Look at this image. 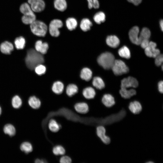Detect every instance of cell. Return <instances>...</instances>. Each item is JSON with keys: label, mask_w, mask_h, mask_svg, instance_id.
I'll return each mask as SVG.
<instances>
[{"label": "cell", "mask_w": 163, "mask_h": 163, "mask_svg": "<svg viewBox=\"0 0 163 163\" xmlns=\"http://www.w3.org/2000/svg\"><path fill=\"white\" fill-rule=\"evenodd\" d=\"M106 129L102 125H99L96 128L97 136L104 144L107 145L110 142V138L106 135Z\"/></svg>", "instance_id": "obj_8"}, {"label": "cell", "mask_w": 163, "mask_h": 163, "mask_svg": "<svg viewBox=\"0 0 163 163\" xmlns=\"http://www.w3.org/2000/svg\"><path fill=\"white\" fill-rule=\"evenodd\" d=\"M54 8L57 11L64 12L67 9V2L66 0H54L53 3Z\"/></svg>", "instance_id": "obj_14"}, {"label": "cell", "mask_w": 163, "mask_h": 163, "mask_svg": "<svg viewBox=\"0 0 163 163\" xmlns=\"http://www.w3.org/2000/svg\"><path fill=\"white\" fill-rule=\"evenodd\" d=\"M155 63L157 66H160L162 63L163 56L162 54H159L155 58Z\"/></svg>", "instance_id": "obj_40"}, {"label": "cell", "mask_w": 163, "mask_h": 163, "mask_svg": "<svg viewBox=\"0 0 163 163\" xmlns=\"http://www.w3.org/2000/svg\"><path fill=\"white\" fill-rule=\"evenodd\" d=\"M158 88L159 91L161 93L163 92V82L162 81H160L158 84Z\"/></svg>", "instance_id": "obj_43"}, {"label": "cell", "mask_w": 163, "mask_h": 163, "mask_svg": "<svg viewBox=\"0 0 163 163\" xmlns=\"http://www.w3.org/2000/svg\"><path fill=\"white\" fill-rule=\"evenodd\" d=\"M30 28L34 34L40 37H45L48 32V26L40 20L34 21L30 24Z\"/></svg>", "instance_id": "obj_2"}, {"label": "cell", "mask_w": 163, "mask_h": 163, "mask_svg": "<svg viewBox=\"0 0 163 163\" xmlns=\"http://www.w3.org/2000/svg\"><path fill=\"white\" fill-rule=\"evenodd\" d=\"M20 149L22 152L28 154L33 150V147L30 142L25 141L22 142L20 147Z\"/></svg>", "instance_id": "obj_31"}, {"label": "cell", "mask_w": 163, "mask_h": 163, "mask_svg": "<svg viewBox=\"0 0 163 163\" xmlns=\"http://www.w3.org/2000/svg\"><path fill=\"white\" fill-rule=\"evenodd\" d=\"M44 59L42 54L33 49L28 50L25 58V62L27 67L33 70L37 65L42 64Z\"/></svg>", "instance_id": "obj_1"}, {"label": "cell", "mask_w": 163, "mask_h": 163, "mask_svg": "<svg viewBox=\"0 0 163 163\" xmlns=\"http://www.w3.org/2000/svg\"><path fill=\"white\" fill-rule=\"evenodd\" d=\"M14 43L15 47L17 49H22L24 47L25 45V39L21 36L18 37L15 39Z\"/></svg>", "instance_id": "obj_36"}, {"label": "cell", "mask_w": 163, "mask_h": 163, "mask_svg": "<svg viewBox=\"0 0 163 163\" xmlns=\"http://www.w3.org/2000/svg\"><path fill=\"white\" fill-rule=\"evenodd\" d=\"M2 112V108L0 106V116L1 115Z\"/></svg>", "instance_id": "obj_49"}, {"label": "cell", "mask_w": 163, "mask_h": 163, "mask_svg": "<svg viewBox=\"0 0 163 163\" xmlns=\"http://www.w3.org/2000/svg\"><path fill=\"white\" fill-rule=\"evenodd\" d=\"M63 26L62 21L59 19H54L50 22L48 26V31L50 35L53 37H59L60 34L59 29Z\"/></svg>", "instance_id": "obj_4"}, {"label": "cell", "mask_w": 163, "mask_h": 163, "mask_svg": "<svg viewBox=\"0 0 163 163\" xmlns=\"http://www.w3.org/2000/svg\"><path fill=\"white\" fill-rule=\"evenodd\" d=\"M156 43L152 41L149 42V45L145 49V55L148 57L155 58L160 54L159 50L156 48Z\"/></svg>", "instance_id": "obj_6"}, {"label": "cell", "mask_w": 163, "mask_h": 163, "mask_svg": "<svg viewBox=\"0 0 163 163\" xmlns=\"http://www.w3.org/2000/svg\"><path fill=\"white\" fill-rule=\"evenodd\" d=\"M78 90V88L76 85L74 84H70L67 86L66 92L69 97H71L77 93Z\"/></svg>", "instance_id": "obj_33"}, {"label": "cell", "mask_w": 163, "mask_h": 163, "mask_svg": "<svg viewBox=\"0 0 163 163\" xmlns=\"http://www.w3.org/2000/svg\"><path fill=\"white\" fill-rule=\"evenodd\" d=\"M34 69L36 73L39 75H41L44 74L46 70L45 66L42 64L37 66Z\"/></svg>", "instance_id": "obj_38"}, {"label": "cell", "mask_w": 163, "mask_h": 163, "mask_svg": "<svg viewBox=\"0 0 163 163\" xmlns=\"http://www.w3.org/2000/svg\"><path fill=\"white\" fill-rule=\"evenodd\" d=\"M13 49L14 47L12 44L8 41H5L2 43L0 46L1 52L6 54H10Z\"/></svg>", "instance_id": "obj_19"}, {"label": "cell", "mask_w": 163, "mask_h": 163, "mask_svg": "<svg viewBox=\"0 0 163 163\" xmlns=\"http://www.w3.org/2000/svg\"><path fill=\"white\" fill-rule=\"evenodd\" d=\"M121 96L125 99H129L136 94V90L134 89L128 90L127 88H121L120 90Z\"/></svg>", "instance_id": "obj_23"}, {"label": "cell", "mask_w": 163, "mask_h": 163, "mask_svg": "<svg viewBox=\"0 0 163 163\" xmlns=\"http://www.w3.org/2000/svg\"><path fill=\"white\" fill-rule=\"evenodd\" d=\"M74 109L77 113L81 114H86L89 111L88 104L84 102L75 104L74 106Z\"/></svg>", "instance_id": "obj_10"}, {"label": "cell", "mask_w": 163, "mask_h": 163, "mask_svg": "<svg viewBox=\"0 0 163 163\" xmlns=\"http://www.w3.org/2000/svg\"><path fill=\"white\" fill-rule=\"evenodd\" d=\"M111 69L114 74L116 75H121L127 73L129 71L128 67L125 63L120 60H115Z\"/></svg>", "instance_id": "obj_5"}, {"label": "cell", "mask_w": 163, "mask_h": 163, "mask_svg": "<svg viewBox=\"0 0 163 163\" xmlns=\"http://www.w3.org/2000/svg\"><path fill=\"white\" fill-rule=\"evenodd\" d=\"M11 104L13 108L18 109L21 107L22 106V102L20 97L19 96L16 95L12 98Z\"/></svg>", "instance_id": "obj_35"}, {"label": "cell", "mask_w": 163, "mask_h": 163, "mask_svg": "<svg viewBox=\"0 0 163 163\" xmlns=\"http://www.w3.org/2000/svg\"><path fill=\"white\" fill-rule=\"evenodd\" d=\"M129 2H130L135 5H138L142 2V0H127Z\"/></svg>", "instance_id": "obj_44"}, {"label": "cell", "mask_w": 163, "mask_h": 163, "mask_svg": "<svg viewBox=\"0 0 163 163\" xmlns=\"http://www.w3.org/2000/svg\"><path fill=\"white\" fill-rule=\"evenodd\" d=\"M52 152L55 156H61L66 154V150L62 145L57 144L53 147Z\"/></svg>", "instance_id": "obj_22"}, {"label": "cell", "mask_w": 163, "mask_h": 163, "mask_svg": "<svg viewBox=\"0 0 163 163\" xmlns=\"http://www.w3.org/2000/svg\"><path fill=\"white\" fill-rule=\"evenodd\" d=\"M64 88L63 84L60 81H57L54 83L52 89L54 93L57 94H59L63 92Z\"/></svg>", "instance_id": "obj_26"}, {"label": "cell", "mask_w": 163, "mask_h": 163, "mask_svg": "<svg viewBox=\"0 0 163 163\" xmlns=\"http://www.w3.org/2000/svg\"><path fill=\"white\" fill-rule=\"evenodd\" d=\"M30 7L34 12H42L46 7V3L43 0H37L30 4Z\"/></svg>", "instance_id": "obj_11"}, {"label": "cell", "mask_w": 163, "mask_h": 163, "mask_svg": "<svg viewBox=\"0 0 163 163\" xmlns=\"http://www.w3.org/2000/svg\"><path fill=\"white\" fill-rule=\"evenodd\" d=\"M115 60L114 56L112 53L106 52L102 53L98 56L97 62L103 68L108 69L111 68Z\"/></svg>", "instance_id": "obj_3"}, {"label": "cell", "mask_w": 163, "mask_h": 163, "mask_svg": "<svg viewBox=\"0 0 163 163\" xmlns=\"http://www.w3.org/2000/svg\"><path fill=\"white\" fill-rule=\"evenodd\" d=\"M59 162L60 163H71L72 162V160L69 155H64L60 157Z\"/></svg>", "instance_id": "obj_39"}, {"label": "cell", "mask_w": 163, "mask_h": 163, "mask_svg": "<svg viewBox=\"0 0 163 163\" xmlns=\"http://www.w3.org/2000/svg\"><path fill=\"white\" fill-rule=\"evenodd\" d=\"M101 101L103 104L107 107H111L115 104L114 98L112 95L109 94H104Z\"/></svg>", "instance_id": "obj_20"}, {"label": "cell", "mask_w": 163, "mask_h": 163, "mask_svg": "<svg viewBox=\"0 0 163 163\" xmlns=\"http://www.w3.org/2000/svg\"><path fill=\"white\" fill-rule=\"evenodd\" d=\"M129 108L132 113L135 114L139 113L142 109L141 104L137 101L130 102L129 106Z\"/></svg>", "instance_id": "obj_18"}, {"label": "cell", "mask_w": 163, "mask_h": 163, "mask_svg": "<svg viewBox=\"0 0 163 163\" xmlns=\"http://www.w3.org/2000/svg\"><path fill=\"white\" fill-rule=\"evenodd\" d=\"M35 163H47V161L45 159L37 158L34 161Z\"/></svg>", "instance_id": "obj_45"}, {"label": "cell", "mask_w": 163, "mask_h": 163, "mask_svg": "<svg viewBox=\"0 0 163 163\" xmlns=\"http://www.w3.org/2000/svg\"><path fill=\"white\" fill-rule=\"evenodd\" d=\"M3 131L5 134L10 136H14L16 133V129L14 126L11 123H7L4 126Z\"/></svg>", "instance_id": "obj_25"}, {"label": "cell", "mask_w": 163, "mask_h": 163, "mask_svg": "<svg viewBox=\"0 0 163 163\" xmlns=\"http://www.w3.org/2000/svg\"><path fill=\"white\" fill-rule=\"evenodd\" d=\"M35 50L42 54H46L49 48L48 43L41 40L37 41L35 45Z\"/></svg>", "instance_id": "obj_12"}, {"label": "cell", "mask_w": 163, "mask_h": 163, "mask_svg": "<svg viewBox=\"0 0 163 163\" xmlns=\"http://www.w3.org/2000/svg\"><path fill=\"white\" fill-rule=\"evenodd\" d=\"M93 8L95 9H98L100 6V4L98 0H92Z\"/></svg>", "instance_id": "obj_42"}, {"label": "cell", "mask_w": 163, "mask_h": 163, "mask_svg": "<svg viewBox=\"0 0 163 163\" xmlns=\"http://www.w3.org/2000/svg\"><path fill=\"white\" fill-rule=\"evenodd\" d=\"M92 84L94 86L98 89H102L105 87L104 83L101 78L99 77H94Z\"/></svg>", "instance_id": "obj_32"}, {"label": "cell", "mask_w": 163, "mask_h": 163, "mask_svg": "<svg viewBox=\"0 0 163 163\" xmlns=\"http://www.w3.org/2000/svg\"><path fill=\"white\" fill-rule=\"evenodd\" d=\"M28 104L31 108L35 110L40 108L41 104L40 100L35 96H32L29 97Z\"/></svg>", "instance_id": "obj_21"}, {"label": "cell", "mask_w": 163, "mask_h": 163, "mask_svg": "<svg viewBox=\"0 0 163 163\" xmlns=\"http://www.w3.org/2000/svg\"><path fill=\"white\" fill-rule=\"evenodd\" d=\"M47 126L50 131L53 133L58 132L61 128L60 124L53 118L49 120Z\"/></svg>", "instance_id": "obj_13"}, {"label": "cell", "mask_w": 163, "mask_h": 163, "mask_svg": "<svg viewBox=\"0 0 163 163\" xmlns=\"http://www.w3.org/2000/svg\"><path fill=\"white\" fill-rule=\"evenodd\" d=\"M159 25L162 31L163 30V21L162 19L160 20L159 21Z\"/></svg>", "instance_id": "obj_47"}, {"label": "cell", "mask_w": 163, "mask_h": 163, "mask_svg": "<svg viewBox=\"0 0 163 163\" xmlns=\"http://www.w3.org/2000/svg\"><path fill=\"white\" fill-rule=\"evenodd\" d=\"M82 94L86 99H91L95 97L96 92L93 88L91 87H88L84 89Z\"/></svg>", "instance_id": "obj_24"}, {"label": "cell", "mask_w": 163, "mask_h": 163, "mask_svg": "<svg viewBox=\"0 0 163 163\" xmlns=\"http://www.w3.org/2000/svg\"><path fill=\"white\" fill-rule=\"evenodd\" d=\"M93 19L95 23L97 24H100L105 21V14L102 11L97 12L94 15Z\"/></svg>", "instance_id": "obj_28"}, {"label": "cell", "mask_w": 163, "mask_h": 163, "mask_svg": "<svg viewBox=\"0 0 163 163\" xmlns=\"http://www.w3.org/2000/svg\"><path fill=\"white\" fill-rule=\"evenodd\" d=\"M138 85V82L135 78L129 76L122 80L120 87L122 88H127L129 87L136 88Z\"/></svg>", "instance_id": "obj_9"}, {"label": "cell", "mask_w": 163, "mask_h": 163, "mask_svg": "<svg viewBox=\"0 0 163 163\" xmlns=\"http://www.w3.org/2000/svg\"><path fill=\"white\" fill-rule=\"evenodd\" d=\"M88 5V7L89 9H91L93 8L92 6V0H87Z\"/></svg>", "instance_id": "obj_46"}, {"label": "cell", "mask_w": 163, "mask_h": 163, "mask_svg": "<svg viewBox=\"0 0 163 163\" xmlns=\"http://www.w3.org/2000/svg\"><path fill=\"white\" fill-rule=\"evenodd\" d=\"M106 43L109 46L116 48L119 45L120 41L118 37L115 35L108 36L106 39Z\"/></svg>", "instance_id": "obj_17"}, {"label": "cell", "mask_w": 163, "mask_h": 163, "mask_svg": "<svg viewBox=\"0 0 163 163\" xmlns=\"http://www.w3.org/2000/svg\"><path fill=\"white\" fill-rule=\"evenodd\" d=\"M139 28L137 26L132 27L129 33L130 40L133 43L136 45H139L141 41L139 37Z\"/></svg>", "instance_id": "obj_7"}, {"label": "cell", "mask_w": 163, "mask_h": 163, "mask_svg": "<svg viewBox=\"0 0 163 163\" xmlns=\"http://www.w3.org/2000/svg\"><path fill=\"white\" fill-rule=\"evenodd\" d=\"M149 43V39H143L141 41L140 45L142 48L145 49L148 46Z\"/></svg>", "instance_id": "obj_41"}, {"label": "cell", "mask_w": 163, "mask_h": 163, "mask_svg": "<svg viewBox=\"0 0 163 163\" xmlns=\"http://www.w3.org/2000/svg\"><path fill=\"white\" fill-rule=\"evenodd\" d=\"M93 24L91 20L88 18H84L81 21L79 27L81 30L86 32L90 30Z\"/></svg>", "instance_id": "obj_15"}, {"label": "cell", "mask_w": 163, "mask_h": 163, "mask_svg": "<svg viewBox=\"0 0 163 163\" xmlns=\"http://www.w3.org/2000/svg\"><path fill=\"white\" fill-rule=\"evenodd\" d=\"M78 24L77 20L74 17H69L65 21V25L67 28L70 31L75 30L77 28Z\"/></svg>", "instance_id": "obj_16"}, {"label": "cell", "mask_w": 163, "mask_h": 163, "mask_svg": "<svg viewBox=\"0 0 163 163\" xmlns=\"http://www.w3.org/2000/svg\"><path fill=\"white\" fill-rule=\"evenodd\" d=\"M92 74V72L90 69L88 68H84L81 72L80 77L83 80L89 81L91 78Z\"/></svg>", "instance_id": "obj_27"}, {"label": "cell", "mask_w": 163, "mask_h": 163, "mask_svg": "<svg viewBox=\"0 0 163 163\" xmlns=\"http://www.w3.org/2000/svg\"><path fill=\"white\" fill-rule=\"evenodd\" d=\"M36 20V17L34 13L23 15L21 18L22 22L25 24H30Z\"/></svg>", "instance_id": "obj_29"}, {"label": "cell", "mask_w": 163, "mask_h": 163, "mask_svg": "<svg viewBox=\"0 0 163 163\" xmlns=\"http://www.w3.org/2000/svg\"><path fill=\"white\" fill-rule=\"evenodd\" d=\"M151 35L149 29L147 27H143L139 34V37L141 41L143 39H149Z\"/></svg>", "instance_id": "obj_37"}, {"label": "cell", "mask_w": 163, "mask_h": 163, "mask_svg": "<svg viewBox=\"0 0 163 163\" xmlns=\"http://www.w3.org/2000/svg\"><path fill=\"white\" fill-rule=\"evenodd\" d=\"M118 53L119 55L122 58L129 59L130 57V50L126 46H124L120 48L118 51Z\"/></svg>", "instance_id": "obj_34"}, {"label": "cell", "mask_w": 163, "mask_h": 163, "mask_svg": "<svg viewBox=\"0 0 163 163\" xmlns=\"http://www.w3.org/2000/svg\"><path fill=\"white\" fill-rule=\"evenodd\" d=\"M37 0H28V3L30 5Z\"/></svg>", "instance_id": "obj_48"}, {"label": "cell", "mask_w": 163, "mask_h": 163, "mask_svg": "<svg viewBox=\"0 0 163 163\" xmlns=\"http://www.w3.org/2000/svg\"><path fill=\"white\" fill-rule=\"evenodd\" d=\"M30 5L29 4L25 2L21 5L20 10L23 15H27L34 13Z\"/></svg>", "instance_id": "obj_30"}]
</instances>
